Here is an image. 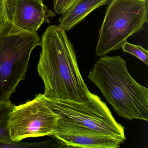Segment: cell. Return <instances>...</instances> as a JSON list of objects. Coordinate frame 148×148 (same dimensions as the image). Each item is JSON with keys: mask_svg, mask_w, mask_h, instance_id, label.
I'll return each instance as SVG.
<instances>
[{"mask_svg": "<svg viewBox=\"0 0 148 148\" xmlns=\"http://www.w3.org/2000/svg\"><path fill=\"white\" fill-rule=\"evenodd\" d=\"M38 72L44 96L53 100L86 102L90 92L80 73L73 46L61 26L47 27L40 39Z\"/></svg>", "mask_w": 148, "mask_h": 148, "instance_id": "1", "label": "cell"}, {"mask_svg": "<svg viewBox=\"0 0 148 148\" xmlns=\"http://www.w3.org/2000/svg\"><path fill=\"white\" fill-rule=\"evenodd\" d=\"M117 114L127 120L148 121V89L128 72L120 56H103L88 76Z\"/></svg>", "mask_w": 148, "mask_h": 148, "instance_id": "2", "label": "cell"}, {"mask_svg": "<svg viewBox=\"0 0 148 148\" xmlns=\"http://www.w3.org/2000/svg\"><path fill=\"white\" fill-rule=\"evenodd\" d=\"M40 45L37 33L27 32L8 21L0 31V103L10 101L25 78L33 51Z\"/></svg>", "mask_w": 148, "mask_h": 148, "instance_id": "3", "label": "cell"}, {"mask_svg": "<svg viewBox=\"0 0 148 148\" xmlns=\"http://www.w3.org/2000/svg\"><path fill=\"white\" fill-rule=\"evenodd\" d=\"M148 0H111L99 32L98 57L122 48L130 37L144 30L148 21Z\"/></svg>", "mask_w": 148, "mask_h": 148, "instance_id": "4", "label": "cell"}, {"mask_svg": "<svg viewBox=\"0 0 148 148\" xmlns=\"http://www.w3.org/2000/svg\"><path fill=\"white\" fill-rule=\"evenodd\" d=\"M43 98L66 123L85 127L113 136L125 141L124 127L113 117L111 112L97 95L90 92L86 102Z\"/></svg>", "mask_w": 148, "mask_h": 148, "instance_id": "5", "label": "cell"}, {"mask_svg": "<svg viewBox=\"0 0 148 148\" xmlns=\"http://www.w3.org/2000/svg\"><path fill=\"white\" fill-rule=\"evenodd\" d=\"M60 118L45 101L42 94L36 95L32 100L14 107L8 123L11 139L19 143L28 138L53 136Z\"/></svg>", "mask_w": 148, "mask_h": 148, "instance_id": "6", "label": "cell"}, {"mask_svg": "<svg viewBox=\"0 0 148 148\" xmlns=\"http://www.w3.org/2000/svg\"><path fill=\"white\" fill-rule=\"evenodd\" d=\"M7 21L18 28L36 33L44 22L55 16L41 0H5Z\"/></svg>", "mask_w": 148, "mask_h": 148, "instance_id": "7", "label": "cell"}, {"mask_svg": "<svg viewBox=\"0 0 148 148\" xmlns=\"http://www.w3.org/2000/svg\"><path fill=\"white\" fill-rule=\"evenodd\" d=\"M53 136L63 147L117 148L124 142L111 135L64 123L60 119L57 132Z\"/></svg>", "mask_w": 148, "mask_h": 148, "instance_id": "8", "label": "cell"}, {"mask_svg": "<svg viewBox=\"0 0 148 148\" xmlns=\"http://www.w3.org/2000/svg\"><path fill=\"white\" fill-rule=\"evenodd\" d=\"M111 0H79L59 20L60 25L69 31L83 21L95 9L109 4Z\"/></svg>", "mask_w": 148, "mask_h": 148, "instance_id": "9", "label": "cell"}, {"mask_svg": "<svg viewBox=\"0 0 148 148\" xmlns=\"http://www.w3.org/2000/svg\"><path fill=\"white\" fill-rule=\"evenodd\" d=\"M11 100L0 103V142L12 143L8 130L10 114L15 106Z\"/></svg>", "mask_w": 148, "mask_h": 148, "instance_id": "10", "label": "cell"}, {"mask_svg": "<svg viewBox=\"0 0 148 148\" xmlns=\"http://www.w3.org/2000/svg\"><path fill=\"white\" fill-rule=\"evenodd\" d=\"M122 48L125 52L132 54L148 65V51L141 45H132L126 42Z\"/></svg>", "mask_w": 148, "mask_h": 148, "instance_id": "11", "label": "cell"}, {"mask_svg": "<svg viewBox=\"0 0 148 148\" xmlns=\"http://www.w3.org/2000/svg\"><path fill=\"white\" fill-rule=\"evenodd\" d=\"M79 0H54L53 8L57 14H64L72 7Z\"/></svg>", "mask_w": 148, "mask_h": 148, "instance_id": "12", "label": "cell"}, {"mask_svg": "<svg viewBox=\"0 0 148 148\" xmlns=\"http://www.w3.org/2000/svg\"><path fill=\"white\" fill-rule=\"evenodd\" d=\"M5 0H0V31L7 22L5 8Z\"/></svg>", "mask_w": 148, "mask_h": 148, "instance_id": "13", "label": "cell"}, {"mask_svg": "<svg viewBox=\"0 0 148 148\" xmlns=\"http://www.w3.org/2000/svg\"><path fill=\"white\" fill-rule=\"evenodd\" d=\"M25 147V143H3L0 142V148H23Z\"/></svg>", "mask_w": 148, "mask_h": 148, "instance_id": "14", "label": "cell"}, {"mask_svg": "<svg viewBox=\"0 0 148 148\" xmlns=\"http://www.w3.org/2000/svg\"><path fill=\"white\" fill-rule=\"evenodd\" d=\"M41 1H44V0H41Z\"/></svg>", "mask_w": 148, "mask_h": 148, "instance_id": "15", "label": "cell"}]
</instances>
